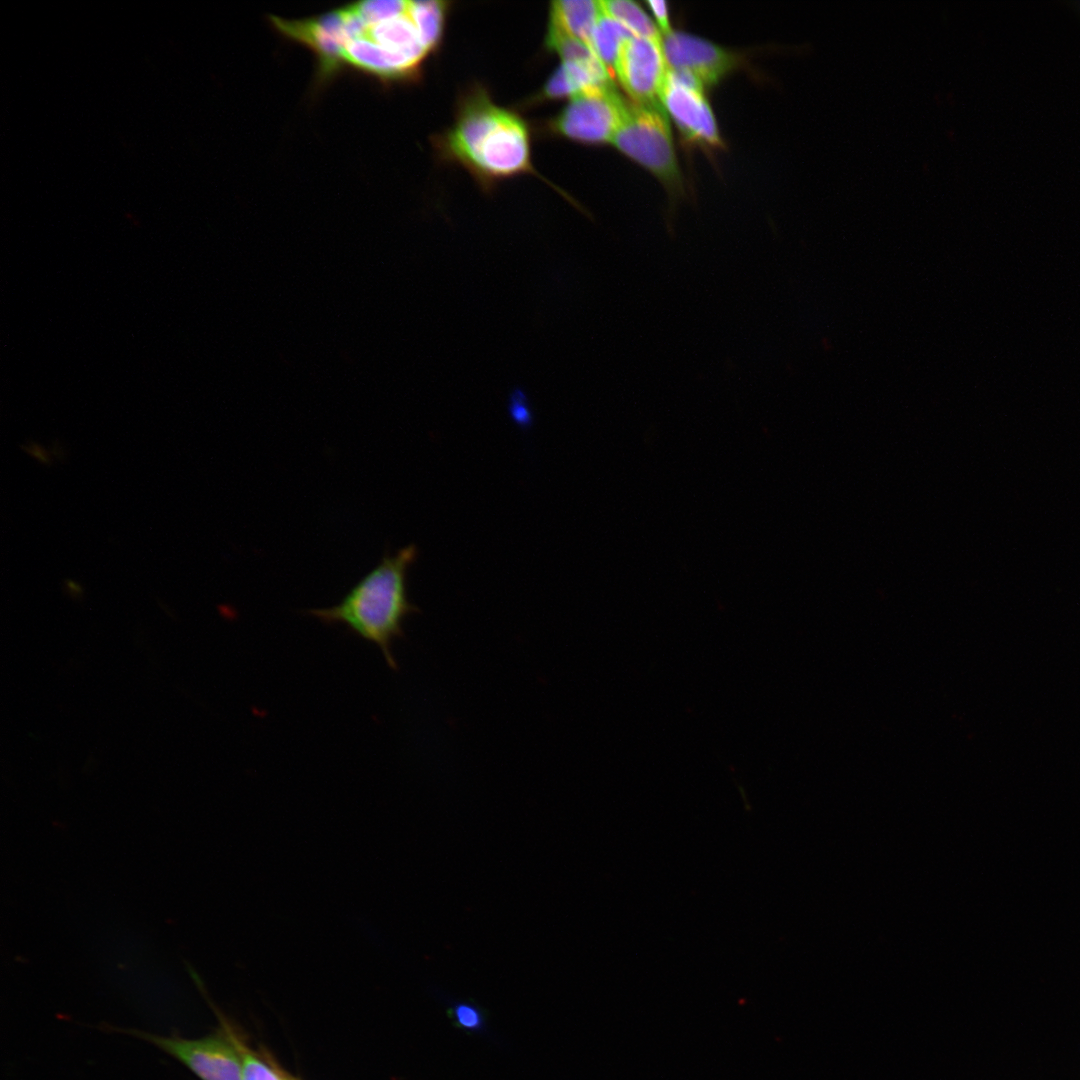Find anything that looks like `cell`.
I'll list each match as a JSON object with an SVG mask.
<instances>
[{"mask_svg":"<svg viewBox=\"0 0 1080 1080\" xmlns=\"http://www.w3.org/2000/svg\"><path fill=\"white\" fill-rule=\"evenodd\" d=\"M632 36L634 35L627 28L603 10L592 32L589 46L610 71L614 70L623 45Z\"/></svg>","mask_w":1080,"mask_h":1080,"instance_id":"obj_11","label":"cell"},{"mask_svg":"<svg viewBox=\"0 0 1080 1080\" xmlns=\"http://www.w3.org/2000/svg\"><path fill=\"white\" fill-rule=\"evenodd\" d=\"M417 556L414 544L392 555L385 553L336 605L304 613L324 625L343 626L347 632L374 644L389 668L398 671L394 643L404 637L406 618L419 612L407 593L408 571Z\"/></svg>","mask_w":1080,"mask_h":1080,"instance_id":"obj_2","label":"cell"},{"mask_svg":"<svg viewBox=\"0 0 1080 1080\" xmlns=\"http://www.w3.org/2000/svg\"><path fill=\"white\" fill-rule=\"evenodd\" d=\"M63 591L71 599L81 601L84 597V587L72 578L63 580Z\"/></svg>","mask_w":1080,"mask_h":1080,"instance_id":"obj_20","label":"cell"},{"mask_svg":"<svg viewBox=\"0 0 1080 1080\" xmlns=\"http://www.w3.org/2000/svg\"><path fill=\"white\" fill-rule=\"evenodd\" d=\"M646 4L652 12L662 36L670 33L672 29L669 21L667 3L665 1L649 0Z\"/></svg>","mask_w":1080,"mask_h":1080,"instance_id":"obj_18","label":"cell"},{"mask_svg":"<svg viewBox=\"0 0 1080 1080\" xmlns=\"http://www.w3.org/2000/svg\"><path fill=\"white\" fill-rule=\"evenodd\" d=\"M458 1024L467 1029H478L482 1024L480 1012L469 1004H459L454 1009Z\"/></svg>","mask_w":1080,"mask_h":1080,"instance_id":"obj_17","label":"cell"},{"mask_svg":"<svg viewBox=\"0 0 1080 1080\" xmlns=\"http://www.w3.org/2000/svg\"><path fill=\"white\" fill-rule=\"evenodd\" d=\"M547 45L562 58L563 62L592 66L603 64L586 43L552 23L549 26Z\"/></svg>","mask_w":1080,"mask_h":1080,"instance_id":"obj_13","label":"cell"},{"mask_svg":"<svg viewBox=\"0 0 1080 1080\" xmlns=\"http://www.w3.org/2000/svg\"><path fill=\"white\" fill-rule=\"evenodd\" d=\"M660 103L688 143L709 149L720 148L722 140L716 118L704 95L703 84L695 77L668 70Z\"/></svg>","mask_w":1080,"mask_h":1080,"instance_id":"obj_6","label":"cell"},{"mask_svg":"<svg viewBox=\"0 0 1080 1080\" xmlns=\"http://www.w3.org/2000/svg\"><path fill=\"white\" fill-rule=\"evenodd\" d=\"M508 413L512 421L522 429H528L533 424L530 401L521 386H515L509 394Z\"/></svg>","mask_w":1080,"mask_h":1080,"instance_id":"obj_16","label":"cell"},{"mask_svg":"<svg viewBox=\"0 0 1080 1080\" xmlns=\"http://www.w3.org/2000/svg\"><path fill=\"white\" fill-rule=\"evenodd\" d=\"M603 10L627 28L634 36L662 41V34L650 16L631 0L601 1Z\"/></svg>","mask_w":1080,"mask_h":1080,"instance_id":"obj_12","label":"cell"},{"mask_svg":"<svg viewBox=\"0 0 1080 1080\" xmlns=\"http://www.w3.org/2000/svg\"><path fill=\"white\" fill-rule=\"evenodd\" d=\"M441 143L447 157L486 179L508 177L530 169L526 125L481 91L464 100L453 127Z\"/></svg>","mask_w":1080,"mask_h":1080,"instance_id":"obj_3","label":"cell"},{"mask_svg":"<svg viewBox=\"0 0 1080 1080\" xmlns=\"http://www.w3.org/2000/svg\"><path fill=\"white\" fill-rule=\"evenodd\" d=\"M611 143L651 172L668 190L681 191L682 175L662 105L629 103Z\"/></svg>","mask_w":1080,"mask_h":1080,"instance_id":"obj_4","label":"cell"},{"mask_svg":"<svg viewBox=\"0 0 1080 1080\" xmlns=\"http://www.w3.org/2000/svg\"><path fill=\"white\" fill-rule=\"evenodd\" d=\"M289 1080H294V1079L289 1078Z\"/></svg>","mask_w":1080,"mask_h":1080,"instance_id":"obj_22","label":"cell"},{"mask_svg":"<svg viewBox=\"0 0 1080 1080\" xmlns=\"http://www.w3.org/2000/svg\"><path fill=\"white\" fill-rule=\"evenodd\" d=\"M628 104L613 84L595 87L573 97L552 128L559 135L585 144L612 142Z\"/></svg>","mask_w":1080,"mask_h":1080,"instance_id":"obj_5","label":"cell"},{"mask_svg":"<svg viewBox=\"0 0 1080 1080\" xmlns=\"http://www.w3.org/2000/svg\"><path fill=\"white\" fill-rule=\"evenodd\" d=\"M602 11L601 1H555L551 7L550 23L589 46L592 32Z\"/></svg>","mask_w":1080,"mask_h":1080,"instance_id":"obj_10","label":"cell"},{"mask_svg":"<svg viewBox=\"0 0 1080 1080\" xmlns=\"http://www.w3.org/2000/svg\"><path fill=\"white\" fill-rule=\"evenodd\" d=\"M242 1061V1080H289V1077L249 1050L234 1036Z\"/></svg>","mask_w":1080,"mask_h":1080,"instance_id":"obj_15","label":"cell"},{"mask_svg":"<svg viewBox=\"0 0 1080 1080\" xmlns=\"http://www.w3.org/2000/svg\"><path fill=\"white\" fill-rule=\"evenodd\" d=\"M414 11L424 41L432 52L441 39L446 3L435 0L414 1Z\"/></svg>","mask_w":1080,"mask_h":1080,"instance_id":"obj_14","label":"cell"},{"mask_svg":"<svg viewBox=\"0 0 1080 1080\" xmlns=\"http://www.w3.org/2000/svg\"><path fill=\"white\" fill-rule=\"evenodd\" d=\"M140 1036L178 1059L202 1080H242L241 1054L230 1030L193 1040L146 1032Z\"/></svg>","mask_w":1080,"mask_h":1080,"instance_id":"obj_7","label":"cell"},{"mask_svg":"<svg viewBox=\"0 0 1080 1080\" xmlns=\"http://www.w3.org/2000/svg\"><path fill=\"white\" fill-rule=\"evenodd\" d=\"M19 447L42 465L46 467L52 466L53 461L51 458V451L41 443L35 440H27L25 444H20Z\"/></svg>","mask_w":1080,"mask_h":1080,"instance_id":"obj_19","label":"cell"},{"mask_svg":"<svg viewBox=\"0 0 1080 1080\" xmlns=\"http://www.w3.org/2000/svg\"><path fill=\"white\" fill-rule=\"evenodd\" d=\"M668 70L688 73L703 86H712L735 70L740 58L711 41L672 30L662 38Z\"/></svg>","mask_w":1080,"mask_h":1080,"instance_id":"obj_9","label":"cell"},{"mask_svg":"<svg viewBox=\"0 0 1080 1080\" xmlns=\"http://www.w3.org/2000/svg\"><path fill=\"white\" fill-rule=\"evenodd\" d=\"M50 451H51V454H53L59 461H61V462L64 461V457L66 456L65 450L60 445V442L58 440L53 441L52 448H51Z\"/></svg>","mask_w":1080,"mask_h":1080,"instance_id":"obj_21","label":"cell"},{"mask_svg":"<svg viewBox=\"0 0 1080 1080\" xmlns=\"http://www.w3.org/2000/svg\"><path fill=\"white\" fill-rule=\"evenodd\" d=\"M615 74L627 94L640 105H661L668 67L662 41L632 36L622 47Z\"/></svg>","mask_w":1080,"mask_h":1080,"instance_id":"obj_8","label":"cell"},{"mask_svg":"<svg viewBox=\"0 0 1080 1080\" xmlns=\"http://www.w3.org/2000/svg\"><path fill=\"white\" fill-rule=\"evenodd\" d=\"M283 38L308 49L315 59V87L343 72L383 85L416 78L431 53L420 31L414 1L365 0L299 19L267 17Z\"/></svg>","mask_w":1080,"mask_h":1080,"instance_id":"obj_1","label":"cell"}]
</instances>
